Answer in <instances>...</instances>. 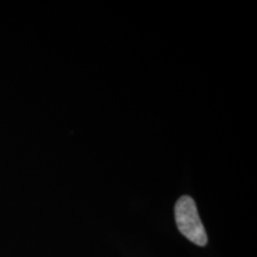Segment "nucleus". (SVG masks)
<instances>
[{
	"instance_id": "1",
	"label": "nucleus",
	"mask_w": 257,
	"mask_h": 257,
	"mask_svg": "<svg viewBox=\"0 0 257 257\" xmlns=\"http://www.w3.org/2000/svg\"><path fill=\"white\" fill-rule=\"evenodd\" d=\"M175 223L182 236L199 246L207 244V234L199 217L195 201L189 195H182L174 207Z\"/></svg>"
}]
</instances>
